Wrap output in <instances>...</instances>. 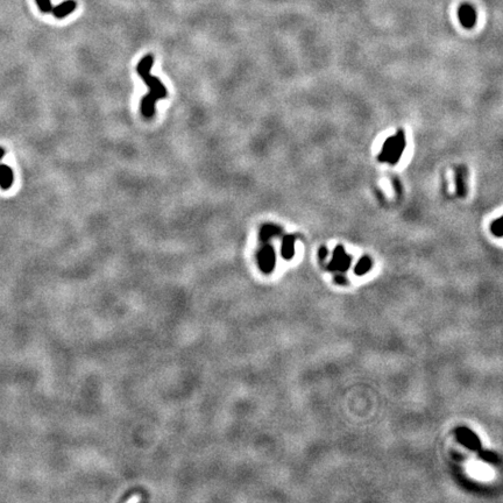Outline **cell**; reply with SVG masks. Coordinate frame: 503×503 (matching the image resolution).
Wrapping results in <instances>:
<instances>
[{"mask_svg":"<svg viewBox=\"0 0 503 503\" xmlns=\"http://www.w3.org/2000/svg\"><path fill=\"white\" fill-rule=\"evenodd\" d=\"M491 232H493L494 236L496 237H502L503 236V227H502V219L498 218L493 222L491 224Z\"/></svg>","mask_w":503,"mask_h":503,"instance_id":"cell-13","label":"cell"},{"mask_svg":"<svg viewBox=\"0 0 503 503\" xmlns=\"http://www.w3.org/2000/svg\"><path fill=\"white\" fill-rule=\"evenodd\" d=\"M326 255H328V249H326L325 247L321 248V252H319V258H321L322 260H324Z\"/></svg>","mask_w":503,"mask_h":503,"instance_id":"cell-16","label":"cell"},{"mask_svg":"<svg viewBox=\"0 0 503 503\" xmlns=\"http://www.w3.org/2000/svg\"><path fill=\"white\" fill-rule=\"evenodd\" d=\"M282 232V230L280 227L274 225V224H267V225H263L260 230V239L263 242L269 241L271 238L280 236Z\"/></svg>","mask_w":503,"mask_h":503,"instance_id":"cell-9","label":"cell"},{"mask_svg":"<svg viewBox=\"0 0 503 503\" xmlns=\"http://www.w3.org/2000/svg\"><path fill=\"white\" fill-rule=\"evenodd\" d=\"M370 267H372V260H370L368 256H363V258L360 259V261L357 263V266L354 268V271L357 275H363L370 269Z\"/></svg>","mask_w":503,"mask_h":503,"instance_id":"cell-12","label":"cell"},{"mask_svg":"<svg viewBox=\"0 0 503 503\" xmlns=\"http://www.w3.org/2000/svg\"><path fill=\"white\" fill-rule=\"evenodd\" d=\"M153 64H154V56L152 54H148V55H146V56L142 58V60L139 62L138 65H137V72H138V75L141 77V78H144L145 76L148 75V73H150V70H152V68H153Z\"/></svg>","mask_w":503,"mask_h":503,"instance_id":"cell-10","label":"cell"},{"mask_svg":"<svg viewBox=\"0 0 503 503\" xmlns=\"http://www.w3.org/2000/svg\"><path fill=\"white\" fill-rule=\"evenodd\" d=\"M142 79H144V82L147 85V87L149 89L148 93H150L152 96L155 97L157 100H161V99L167 98L168 91L166 89V86L163 85L162 82H161V80L157 78V77L148 73V75L145 76Z\"/></svg>","mask_w":503,"mask_h":503,"instance_id":"cell-4","label":"cell"},{"mask_svg":"<svg viewBox=\"0 0 503 503\" xmlns=\"http://www.w3.org/2000/svg\"><path fill=\"white\" fill-rule=\"evenodd\" d=\"M480 455H481V458H482L483 460H486V461H489V462L498 461L497 455L493 452H481Z\"/></svg>","mask_w":503,"mask_h":503,"instance_id":"cell-15","label":"cell"},{"mask_svg":"<svg viewBox=\"0 0 503 503\" xmlns=\"http://www.w3.org/2000/svg\"><path fill=\"white\" fill-rule=\"evenodd\" d=\"M77 3L75 0H67V2L60 4L56 7H53L51 12H53L54 17L57 18V19H62V18L68 17L69 14H71L73 11L76 10Z\"/></svg>","mask_w":503,"mask_h":503,"instance_id":"cell-6","label":"cell"},{"mask_svg":"<svg viewBox=\"0 0 503 503\" xmlns=\"http://www.w3.org/2000/svg\"><path fill=\"white\" fill-rule=\"evenodd\" d=\"M35 2L42 13H49L53 10V5H51L50 0H35Z\"/></svg>","mask_w":503,"mask_h":503,"instance_id":"cell-14","label":"cell"},{"mask_svg":"<svg viewBox=\"0 0 503 503\" xmlns=\"http://www.w3.org/2000/svg\"><path fill=\"white\" fill-rule=\"evenodd\" d=\"M259 267L264 274H270L275 267V252L271 246L264 245L258 253Z\"/></svg>","mask_w":503,"mask_h":503,"instance_id":"cell-2","label":"cell"},{"mask_svg":"<svg viewBox=\"0 0 503 503\" xmlns=\"http://www.w3.org/2000/svg\"><path fill=\"white\" fill-rule=\"evenodd\" d=\"M295 254V237L287 236L284 237L282 242V256L285 260H290Z\"/></svg>","mask_w":503,"mask_h":503,"instance_id":"cell-11","label":"cell"},{"mask_svg":"<svg viewBox=\"0 0 503 503\" xmlns=\"http://www.w3.org/2000/svg\"><path fill=\"white\" fill-rule=\"evenodd\" d=\"M455 435H457V439L459 440V443L467 447V449L472 451L480 450L481 442L479 437L472 430H469L467 428H459L457 429V431H455Z\"/></svg>","mask_w":503,"mask_h":503,"instance_id":"cell-3","label":"cell"},{"mask_svg":"<svg viewBox=\"0 0 503 503\" xmlns=\"http://www.w3.org/2000/svg\"><path fill=\"white\" fill-rule=\"evenodd\" d=\"M157 99L152 96L150 93H147L146 96L142 98L141 100V113L145 118H152V117L155 115V105H156Z\"/></svg>","mask_w":503,"mask_h":503,"instance_id":"cell-8","label":"cell"},{"mask_svg":"<svg viewBox=\"0 0 503 503\" xmlns=\"http://www.w3.org/2000/svg\"><path fill=\"white\" fill-rule=\"evenodd\" d=\"M14 182V174L12 168L7 164H0V188L9 190L12 188Z\"/></svg>","mask_w":503,"mask_h":503,"instance_id":"cell-7","label":"cell"},{"mask_svg":"<svg viewBox=\"0 0 503 503\" xmlns=\"http://www.w3.org/2000/svg\"><path fill=\"white\" fill-rule=\"evenodd\" d=\"M350 264H351V258L344 252L341 246H338L335 249V253H333L332 261L329 264V269L331 271L335 270L346 271L348 269V267H350Z\"/></svg>","mask_w":503,"mask_h":503,"instance_id":"cell-5","label":"cell"},{"mask_svg":"<svg viewBox=\"0 0 503 503\" xmlns=\"http://www.w3.org/2000/svg\"><path fill=\"white\" fill-rule=\"evenodd\" d=\"M4 156H5V149L3 147H0V161L4 159Z\"/></svg>","mask_w":503,"mask_h":503,"instance_id":"cell-17","label":"cell"},{"mask_svg":"<svg viewBox=\"0 0 503 503\" xmlns=\"http://www.w3.org/2000/svg\"><path fill=\"white\" fill-rule=\"evenodd\" d=\"M405 147V133L402 131H398V133L395 137L389 138L388 140H385L382 150H381V154L379 155V160L381 162H388L391 164L397 163L399 157L402 156Z\"/></svg>","mask_w":503,"mask_h":503,"instance_id":"cell-1","label":"cell"}]
</instances>
